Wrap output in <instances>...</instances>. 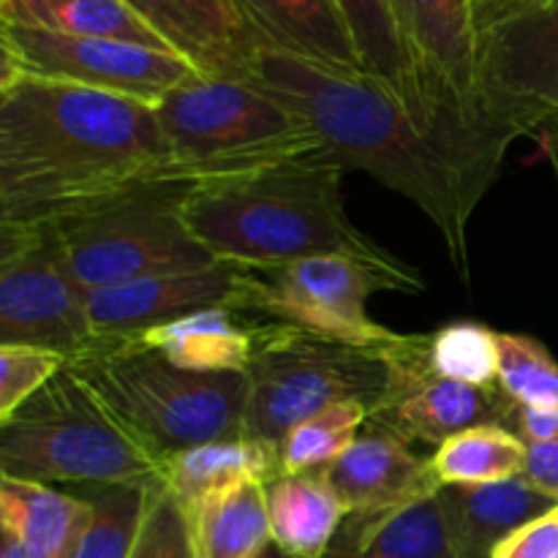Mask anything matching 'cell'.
<instances>
[{
	"instance_id": "obj_25",
	"label": "cell",
	"mask_w": 558,
	"mask_h": 558,
	"mask_svg": "<svg viewBox=\"0 0 558 558\" xmlns=\"http://www.w3.org/2000/svg\"><path fill=\"white\" fill-rule=\"evenodd\" d=\"M270 539L298 558H322L349 510L322 474H281L267 485Z\"/></svg>"
},
{
	"instance_id": "obj_12",
	"label": "cell",
	"mask_w": 558,
	"mask_h": 558,
	"mask_svg": "<svg viewBox=\"0 0 558 558\" xmlns=\"http://www.w3.org/2000/svg\"><path fill=\"white\" fill-rule=\"evenodd\" d=\"M425 104L441 129L512 145L480 109L477 0H390Z\"/></svg>"
},
{
	"instance_id": "obj_34",
	"label": "cell",
	"mask_w": 558,
	"mask_h": 558,
	"mask_svg": "<svg viewBox=\"0 0 558 558\" xmlns=\"http://www.w3.org/2000/svg\"><path fill=\"white\" fill-rule=\"evenodd\" d=\"M129 558H194L185 505L167 483L150 488L145 523Z\"/></svg>"
},
{
	"instance_id": "obj_22",
	"label": "cell",
	"mask_w": 558,
	"mask_h": 558,
	"mask_svg": "<svg viewBox=\"0 0 558 558\" xmlns=\"http://www.w3.org/2000/svg\"><path fill=\"white\" fill-rule=\"evenodd\" d=\"M87 518L90 505L76 494L0 474V532L38 558H71Z\"/></svg>"
},
{
	"instance_id": "obj_7",
	"label": "cell",
	"mask_w": 558,
	"mask_h": 558,
	"mask_svg": "<svg viewBox=\"0 0 558 558\" xmlns=\"http://www.w3.org/2000/svg\"><path fill=\"white\" fill-rule=\"evenodd\" d=\"M180 183L232 178L322 150L300 114L240 80L194 76L156 104Z\"/></svg>"
},
{
	"instance_id": "obj_20",
	"label": "cell",
	"mask_w": 558,
	"mask_h": 558,
	"mask_svg": "<svg viewBox=\"0 0 558 558\" xmlns=\"http://www.w3.org/2000/svg\"><path fill=\"white\" fill-rule=\"evenodd\" d=\"M436 494L390 510L349 512L322 558H456Z\"/></svg>"
},
{
	"instance_id": "obj_2",
	"label": "cell",
	"mask_w": 558,
	"mask_h": 558,
	"mask_svg": "<svg viewBox=\"0 0 558 558\" xmlns=\"http://www.w3.org/2000/svg\"><path fill=\"white\" fill-rule=\"evenodd\" d=\"M163 180L178 178L153 104L0 74V221L58 223Z\"/></svg>"
},
{
	"instance_id": "obj_14",
	"label": "cell",
	"mask_w": 558,
	"mask_h": 558,
	"mask_svg": "<svg viewBox=\"0 0 558 558\" xmlns=\"http://www.w3.org/2000/svg\"><path fill=\"white\" fill-rule=\"evenodd\" d=\"M510 403L499 385L474 387L430 374L428 336H412L401 354L392 392L371 412L368 423L407 441L439 447L461 430L505 425Z\"/></svg>"
},
{
	"instance_id": "obj_9",
	"label": "cell",
	"mask_w": 558,
	"mask_h": 558,
	"mask_svg": "<svg viewBox=\"0 0 558 558\" xmlns=\"http://www.w3.org/2000/svg\"><path fill=\"white\" fill-rule=\"evenodd\" d=\"M98 341L58 227L0 221V343H27L74 360Z\"/></svg>"
},
{
	"instance_id": "obj_35",
	"label": "cell",
	"mask_w": 558,
	"mask_h": 558,
	"mask_svg": "<svg viewBox=\"0 0 558 558\" xmlns=\"http://www.w3.org/2000/svg\"><path fill=\"white\" fill-rule=\"evenodd\" d=\"M494 558H558V507L505 539Z\"/></svg>"
},
{
	"instance_id": "obj_19",
	"label": "cell",
	"mask_w": 558,
	"mask_h": 558,
	"mask_svg": "<svg viewBox=\"0 0 558 558\" xmlns=\"http://www.w3.org/2000/svg\"><path fill=\"white\" fill-rule=\"evenodd\" d=\"M265 47L327 69L365 74L336 0H229Z\"/></svg>"
},
{
	"instance_id": "obj_13",
	"label": "cell",
	"mask_w": 558,
	"mask_h": 558,
	"mask_svg": "<svg viewBox=\"0 0 558 558\" xmlns=\"http://www.w3.org/2000/svg\"><path fill=\"white\" fill-rule=\"evenodd\" d=\"M0 74L69 82L136 98L153 107L169 90L202 74L185 58L163 49L22 25H0Z\"/></svg>"
},
{
	"instance_id": "obj_33",
	"label": "cell",
	"mask_w": 558,
	"mask_h": 558,
	"mask_svg": "<svg viewBox=\"0 0 558 558\" xmlns=\"http://www.w3.org/2000/svg\"><path fill=\"white\" fill-rule=\"evenodd\" d=\"M69 357L27 343H0V423L14 417L22 403L47 387Z\"/></svg>"
},
{
	"instance_id": "obj_5",
	"label": "cell",
	"mask_w": 558,
	"mask_h": 558,
	"mask_svg": "<svg viewBox=\"0 0 558 558\" xmlns=\"http://www.w3.org/2000/svg\"><path fill=\"white\" fill-rule=\"evenodd\" d=\"M407 343L409 336L401 332L387 343H354L287 322L256 319L245 368V436L281 445L294 425L347 401L376 412L392 392Z\"/></svg>"
},
{
	"instance_id": "obj_31",
	"label": "cell",
	"mask_w": 558,
	"mask_h": 558,
	"mask_svg": "<svg viewBox=\"0 0 558 558\" xmlns=\"http://www.w3.org/2000/svg\"><path fill=\"white\" fill-rule=\"evenodd\" d=\"M428 368L463 385H499V332L477 322H450L428 336Z\"/></svg>"
},
{
	"instance_id": "obj_10",
	"label": "cell",
	"mask_w": 558,
	"mask_h": 558,
	"mask_svg": "<svg viewBox=\"0 0 558 558\" xmlns=\"http://www.w3.org/2000/svg\"><path fill=\"white\" fill-rule=\"evenodd\" d=\"M374 292H401V287L379 267L354 256H308L287 265L243 267L240 314L287 322L341 341H396L398 332L376 325L365 311Z\"/></svg>"
},
{
	"instance_id": "obj_15",
	"label": "cell",
	"mask_w": 558,
	"mask_h": 558,
	"mask_svg": "<svg viewBox=\"0 0 558 558\" xmlns=\"http://www.w3.org/2000/svg\"><path fill=\"white\" fill-rule=\"evenodd\" d=\"M240 298L243 267L218 262L207 270L140 278L87 292V314L98 336L125 338L205 308L240 311Z\"/></svg>"
},
{
	"instance_id": "obj_6",
	"label": "cell",
	"mask_w": 558,
	"mask_h": 558,
	"mask_svg": "<svg viewBox=\"0 0 558 558\" xmlns=\"http://www.w3.org/2000/svg\"><path fill=\"white\" fill-rule=\"evenodd\" d=\"M114 414L161 458L245 436V374H196L131 338H104L69 360Z\"/></svg>"
},
{
	"instance_id": "obj_36",
	"label": "cell",
	"mask_w": 558,
	"mask_h": 558,
	"mask_svg": "<svg viewBox=\"0 0 558 558\" xmlns=\"http://www.w3.org/2000/svg\"><path fill=\"white\" fill-rule=\"evenodd\" d=\"M523 477L543 490L545 496L558 501V439L526 445V466Z\"/></svg>"
},
{
	"instance_id": "obj_26",
	"label": "cell",
	"mask_w": 558,
	"mask_h": 558,
	"mask_svg": "<svg viewBox=\"0 0 558 558\" xmlns=\"http://www.w3.org/2000/svg\"><path fill=\"white\" fill-rule=\"evenodd\" d=\"M336 3L338 9H341L343 20H347L349 31H352L354 44H357L365 74L385 82V85L390 87L409 109H414L425 123L434 125V129L439 131H447L436 123L428 104H425L417 74H414L412 60H409L407 47H403L401 41V33H398L390 0H336ZM447 134H452V131H447ZM463 140H474V136H463ZM496 145H505V142H496Z\"/></svg>"
},
{
	"instance_id": "obj_27",
	"label": "cell",
	"mask_w": 558,
	"mask_h": 558,
	"mask_svg": "<svg viewBox=\"0 0 558 558\" xmlns=\"http://www.w3.org/2000/svg\"><path fill=\"white\" fill-rule=\"evenodd\" d=\"M0 25L38 27L65 36L118 38L172 52L123 0H0Z\"/></svg>"
},
{
	"instance_id": "obj_23",
	"label": "cell",
	"mask_w": 558,
	"mask_h": 558,
	"mask_svg": "<svg viewBox=\"0 0 558 558\" xmlns=\"http://www.w3.org/2000/svg\"><path fill=\"white\" fill-rule=\"evenodd\" d=\"M281 474V447L254 436L207 441L174 452L167 461V485L183 505L238 483L270 485Z\"/></svg>"
},
{
	"instance_id": "obj_18",
	"label": "cell",
	"mask_w": 558,
	"mask_h": 558,
	"mask_svg": "<svg viewBox=\"0 0 558 558\" xmlns=\"http://www.w3.org/2000/svg\"><path fill=\"white\" fill-rule=\"evenodd\" d=\"M436 496L456 558H494L505 539L558 507L526 477L490 485H441Z\"/></svg>"
},
{
	"instance_id": "obj_39",
	"label": "cell",
	"mask_w": 558,
	"mask_h": 558,
	"mask_svg": "<svg viewBox=\"0 0 558 558\" xmlns=\"http://www.w3.org/2000/svg\"><path fill=\"white\" fill-rule=\"evenodd\" d=\"M251 558H298V556H292V554H289V550H283L281 545L276 543V539H270V543L262 545V548L256 550V554L251 556Z\"/></svg>"
},
{
	"instance_id": "obj_29",
	"label": "cell",
	"mask_w": 558,
	"mask_h": 558,
	"mask_svg": "<svg viewBox=\"0 0 558 558\" xmlns=\"http://www.w3.org/2000/svg\"><path fill=\"white\" fill-rule=\"evenodd\" d=\"M76 488V496L90 505V518L71 558H129L145 523L153 485L87 483Z\"/></svg>"
},
{
	"instance_id": "obj_16",
	"label": "cell",
	"mask_w": 558,
	"mask_h": 558,
	"mask_svg": "<svg viewBox=\"0 0 558 558\" xmlns=\"http://www.w3.org/2000/svg\"><path fill=\"white\" fill-rule=\"evenodd\" d=\"M174 54L216 80H248L262 41L229 0H123Z\"/></svg>"
},
{
	"instance_id": "obj_8",
	"label": "cell",
	"mask_w": 558,
	"mask_h": 558,
	"mask_svg": "<svg viewBox=\"0 0 558 558\" xmlns=\"http://www.w3.org/2000/svg\"><path fill=\"white\" fill-rule=\"evenodd\" d=\"M185 191L189 183L163 180L54 223L82 292L218 265L185 221Z\"/></svg>"
},
{
	"instance_id": "obj_24",
	"label": "cell",
	"mask_w": 558,
	"mask_h": 558,
	"mask_svg": "<svg viewBox=\"0 0 558 558\" xmlns=\"http://www.w3.org/2000/svg\"><path fill=\"white\" fill-rule=\"evenodd\" d=\"M194 558H251L270 543L267 485L238 483L185 505Z\"/></svg>"
},
{
	"instance_id": "obj_1",
	"label": "cell",
	"mask_w": 558,
	"mask_h": 558,
	"mask_svg": "<svg viewBox=\"0 0 558 558\" xmlns=\"http://www.w3.org/2000/svg\"><path fill=\"white\" fill-rule=\"evenodd\" d=\"M248 85L305 120L343 169H363L417 205L439 229L452 267L469 281V221L499 180L507 147L425 123L385 82L347 74L262 44Z\"/></svg>"
},
{
	"instance_id": "obj_17",
	"label": "cell",
	"mask_w": 558,
	"mask_h": 558,
	"mask_svg": "<svg viewBox=\"0 0 558 558\" xmlns=\"http://www.w3.org/2000/svg\"><path fill=\"white\" fill-rule=\"evenodd\" d=\"M349 512H374L434 496L441 488L430 469L412 450V441L371 425L347 452L322 472Z\"/></svg>"
},
{
	"instance_id": "obj_3",
	"label": "cell",
	"mask_w": 558,
	"mask_h": 558,
	"mask_svg": "<svg viewBox=\"0 0 558 558\" xmlns=\"http://www.w3.org/2000/svg\"><path fill=\"white\" fill-rule=\"evenodd\" d=\"M343 172L336 158L314 150L254 172L189 183L183 216L227 265L267 267L347 254L379 267L401 292H423L425 281L412 265L354 227L343 202Z\"/></svg>"
},
{
	"instance_id": "obj_32",
	"label": "cell",
	"mask_w": 558,
	"mask_h": 558,
	"mask_svg": "<svg viewBox=\"0 0 558 558\" xmlns=\"http://www.w3.org/2000/svg\"><path fill=\"white\" fill-rule=\"evenodd\" d=\"M499 387L521 407L558 412V363L537 338L499 332Z\"/></svg>"
},
{
	"instance_id": "obj_11",
	"label": "cell",
	"mask_w": 558,
	"mask_h": 558,
	"mask_svg": "<svg viewBox=\"0 0 558 558\" xmlns=\"http://www.w3.org/2000/svg\"><path fill=\"white\" fill-rule=\"evenodd\" d=\"M480 109L512 140L558 120V0L477 11Z\"/></svg>"
},
{
	"instance_id": "obj_21",
	"label": "cell",
	"mask_w": 558,
	"mask_h": 558,
	"mask_svg": "<svg viewBox=\"0 0 558 558\" xmlns=\"http://www.w3.org/2000/svg\"><path fill=\"white\" fill-rule=\"evenodd\" d=\"M254 316L240 319V311L205 308L125 338L153 349L185 371L245 374L254 352Z\"/></svg>"
},
{
	"instance_id": "obj_37",
	"label": "cell",
	"mask_w": 558,
	"mask_h": 558,
	"mask_svg": "<svg viewBox=\"0 0 558 558\" xmlns=\"http://www.w3.org/2000/svg\"><path fill=\"white\" fill-rule=\"evenodd\" d=\"M537 140L543 142L545 156H548L550 167H554V172H556V178H558V120H554V123L545 125V129L539 131Z\"/></svg>"
},
{
	"instance_id": "obj_28",
	"label": "cell",
	"mask_w": 558,
	"mask_h": 558,
	"mask_svg": "<svg viewBox=\"0 0 558 558\" xmlns=\"http://www.w3.org/2000/svg\"><path fill=\"white\" fill-rule=\"evenodd\" d=\"M526 441L505 425H477L461 430L430 456L439 485H490L523 477Z\"/></svg>"
},
{
	"instance_id": "obj_38",
	"label": "cell",
	"mask_w": 558,
	"mask_h": 558,
	"mask_svg": "<svg viewBox=\"0 0 558 558\" xmlns=\"http://www.w3.org/2000/svg\"><path fill=\"white\" fill-rule=\"evenodd\" d=\"M0 539H3V543H0V558H38L31 548H25L20 539L11 537V534L0 532Z\"/></svg>"
},
{
	"instance_id": "obj_30",
	"label": "cell",
	"mask_w": 558,
	"mask_h": 558,
	"mask_svg": "<svg viewBox=\"0 0 558 558\" xmlns=\"http://www.w3.org/2000/svg\"><path fill=\"white\" fill-rule=\"evenodd\" d=\"M371 409L360 401L336 403L294 425L281 447L283 474H322L363 434Z\"/></svg>"
},
{
	"instance_id": "obj_4",
	"label": "cell",
	"mask_w": 558,
	"mask_h": 558,
	"mask_svg": "<svg viewBox=\"0 0 558 558\" xmlns=\"http://www.w3.org/2000/svg\"><path fill=\"white\" fill-rule=\"evenodd\" d=\"M0 474L33 483H167V458L140 439L65 365L47 387L0 423Z\"/></svg>"
}]
</instances>
